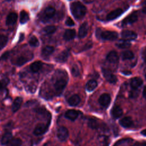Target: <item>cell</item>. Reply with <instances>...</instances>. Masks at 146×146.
Listing matches in <instances>:
<instances>
[{
  "label": "cell",
  "instance_id": "1",
  "mask_svg": "<svg viewBox=\"0 0 146 146\" xmlns=\"http://www.w3.org/2000/svg\"><path fill=\"white\" fill-rule=\"evenodd\" d=\"M70 10L76 19H82L86 13V8L79 2H74L70 5Z\"/></svg>",
  "mask_w": 146,
  "mask_h": 146
},
{
  "label": "cell",
  "instance_id": "2",
  "mask_svg": "<svg viewBox=\"0 0 146 146\" xmlns=\"http://www.w3.org/2000/svg\"><path fill=\"white\" fill-rule=\"evenodd\" d=\"M99 36L103 40H115L117 38L118 34L115 31H100L99 30Z\"/></svg>",
  "mask_w": 146,
  "mask_h": 146
},
{
  "label": "cell",
  "instance_id": "3",
  "mask_svg": "<svg viewBox=\"0 0 146 146\" xmlns=\"http://www.w3.org/2000/svg\"><path fill=\"white\" fill-rule=\"evenodd\" d=\"M66 84H67V80H66L64 79L59 78L56 80L54 84V88L57 95H60L62 92Z\"/></svg>",
  "mask_w": 146,
  "mask_h": 146
},
{
  "label": "cell",
  "instance_id": "4",
  "mask_svg": "<svg viewBox=\"0 0 146 146\" xmlns=\"http://www.w3.org/2000/svg\"><path fill=\"white\" fill-rule=\"evenodd\" d=\"M102 73L103 75L106 79V80L110 83L114 84L117 82V78L116 76L113 75L110 70L106 68L102 69Z\"/></svg>",
  "mask_w": 146,
  "mask_h": 146
},
{
  "label": "cell",
  "instance_id": "5",
  "mask_svg": "<svg viewBox=\"0 0 146 146\" xmlns=\"http://www.w3.org/2000/svg\"><path fill=\"white\" fill-rule=\"evenodd\" d=\"M56 135L59 140L64 141L68 137V131L66 127H60L58 129Z\"/></svg>",
  "mask_w": 146,
  "mask_h": 146
},
{
  "label": "cell",
  "instance_id": "6",
  "mask_svg": "<svg viewBox=\"0 0 146 146\" xmlns=\"http://www.w3.org/2000/svg\"><path fill=\"white\" fill-rule=\"evenodd\" d=\"M48 127V125L44 124L43 123H39L35 127L33 133L36 136L42 135L47 131Z\"/></svg>",
  "mask_w": 146,
  "mask_h": 146
},
{
  "label": "cell",
  "instance_id": "7",
  "mask_svg": "<svg viewBox=\"0 0 146 146\" xmlns=\"http://www.w3.org/2000/svg\"><path fill=\"white\" fill-rule=\"evenodd\" d=\"M123 39L129 41L135 40L137 38V34L134 31L131 30H124L121 33Z\"/></svg>",
  "mask_w": 146,
  "mask_h": 146
},
{
  "label": "cell",
  "instance_id": "8",
  "mask_svg": "<svg viewBox=\"0 0 146 146\" xmlns=\"http://www.w3.org/2000/svg\"><path fill=\"white\" fill-rule=\"evenodd\" d=\"M111 102V96L109 94L104 93L100 95L99 99V103L103 107H107Z\"/></svg>",
  "mask_w": 146,
  "mask_h": 146
},
{
  "label": "cell",
  "instance_id": "9",
  "mask_svg": "<svg viewBox=\"0 0 146 146\" xmlns=\"http://www.w3.org/2000/svg\"><path fill=\"white\" fill-rule=\"evenodd\" d=\"M122 13H123V10L121 9H120V8L116 9L111 11L109 14H108V15H107V19L108 21L113 20L116 18H117L118 17H119L120 15H121Z\"/></svg>",
  "mask_w": 146,
  "mask_h": 146
},
{
  "label": "cell",
  "instance_id": "10",
  "mask_svg": "<svg viewBox=\"0 0 146 146\" xmlns=\"http://www.w3.org/2000/svg\"><path fill=\"white\" fill-rule=\"evenodd\" d=\"M137 20V15L135 13H133L127 16L122 21L123 25H127L135 22Z\"/></svg>",
  "mask_w": 146,
  "mask_h": 146
},
{
  "label": "cell",
  "instance_id": "11",
  "mask_svg": "<svg viewBox=\"0 0 146 146\" xmlns=\"http://www.w3.org/2000/svg\"><path fill=\"white\" fill-rule=\"evenodd\" d=\"M68 56V51L67 50H64L58 54L57 56L55 58V60L59 63H64L67 60Z\"/></svg>",
  "mask_w": 146,
  "mask_h": 146
},
{
  "label": "cell",
  "instance_id": "12",
  "mask_svg": "<svg viewBox=\"0 0 146 146\" xmlns=\"http://www.w3.org/2000/svg\"><path fill=\"white\" fill-rule=\"evenodd\" d=\"M64 116L67 119L71 121H74L78 117L79 112L75 110H69L66 112Z\"/></svg>",
  "mask_w": 146,
  "mask_h": 146
},
{
  "label": "cell",
  "instance_id": "13",
  "mask_svg": "<svg viewBox=\"0 0 146 146\" xmlns=\"http://www.w3.org/2000/svg\"><path fill=\"white\" fill-rule=\"evenodd\" d=\"M112 116L115 119L120 117L123 114V110L119 106H115L111 110V112Z\"/></svg>",
  "mask_w": 146,
  "mask_h": 146
},
{
  "label": "cell",
  "instance_id": "14",
  "mask_svg": "<svg viewBox=\"0 0 146 146\" xmlns=\"http://www.w3.org/2000/svg\"><path fill=\"white\" fill-rule=\"evenodd\" d=\"M18 18V15L15 13H10L8 14L6 19V24L7 25H14Z\"/></svg>",
  "mask_w": 146,
  "mask_h": 146
},
{
  "label": "cell",
  "instance_id": "15",
  "mask_svg": "<svg viewBox=\"0 0 146 146\" xmlns=\"http://www.w3.org/2000/svg\"><path fill=\"white\" fill-rule=\"evenodd\" d=\"M88 29V26L87 22H84L79 27V32H78V36L80 38H83L86 36L87 34Z\"/></svg>",
  "mask_w": 146,
  "mask_h": 146
},
{
  "label": "cell",
  "instance_id": "16",
  "mask_svg": "<svg viewBox=\"0 0 146 146\" xmlns=\"http://www.w3.org/2000/svg\"><path fill=\"white\" fill-rule=\"evenodd\" d=\"M119 123L123 127L129 128L132 125L133 121L130 117L126 116L120 119L119 121Z\"/></svg>",
  "mask_w": 146,
  "mask_h": 146
},
{
  "label": "cell",
  "instance_id": "17",
  "mask_svg": "<svg viewBox=\"0 0 146 146\" xmlns=\"http://www.w3.org/2000/svg\"><path fill=\"white\" fill-rule=\"evenodd\" d=\"M107 60L111 63H116L119 60L117 53L115 51H110L107 55Z\"/></svg>",
  "mask_w": 146,
  "mask_h": 146
},
{
  "label": "cell",
  "instance_id": "18",
  "mask_svg": "<svg viewBox=\"0 0 146 146\" xmlns=\"http://www.w3.org/2000/svg\"><path fill=\"white\" fill-rule=\"evenodd\" d=\"M143 84V80L141 78L135 77L132 78L130 82V85L132 89H137L140 87Z\"/></svg>",
  "mask_w": 146,
  "mask_h": 146
},
{
  "label": "cell",
  "instance_id": "19",
  "mask_svg": "<svg viewBox=\"0 0 146 146\" xmlns=\"http://www.w3.org/2000/svg\"><path fill=\"white\" fill-rule=\"evenodd\" d=\"M75 30L74 29H67L65 31L63 34V38L66 40H70L74 39L75 36Z\"/></svg>",
  "mask_w": 146,
  "mask_h": 146
},
{
  "label": "cell",
  "instance_id": "20",
  "mask_svg": "<svg viewBox=\"0 0 146 146\" xmlns=\"http://www.w3.org/2000/svg\"><path fill=\"white\" fill-rule=\"evenodd\" d=\"M22 102V98L21 97H18L14 99L11 106V110L13 112L17 111L19 109L21 106Z\"/></svg>",
  "mask_w": 146,
  "mask_h": 146
},
{
  "label": "cell",
  "instance_id": "21",
  "mask_svg": "<svg viewBox=\"0 0 146 146\" xmlns=\"http://www.w3.org/2000/svg\"><path fill=\"white\" fill-rule=\"evenodd\" d=\"M12 140V133L10 132H5L1 138V143L2 145L9 144Z\"/></svg>",
  "mask_w": 146,
  "mask_h": 146
},
{
  "label": "cell",
  "instance_id": "22",
  "mask_svg": "<svg viewBox=\"0 0 146 146\" xmlns=\"http://www.w3.org/2000/svg\"><path fill=\"white\" fill-rule=\"evenodd\" d=\"M54 51V48L51 46H47L44 47L42 50V56L44 58L49 56Z\"/></svg>",
  "mask_w": 146,
  "mask_h": 146
},
{
  "label": "cell",
  "instance_id": "23",
  "mask_svg": "<svg viewBox=\"0 0 146 146\" xmlns=\"http://www.w3.org/2000/svg\"><path fill=\"white\" fill-rule=\"evenodd\" d=\"M80 101V99L78 95H72L68 100V104L71 106H77Z\"/></svg>",
  "mask_w": 146,
  "mask_h": 146
},
{
  "label": "cell",
  "instance_id": "24",
  "mask_svg": "<svg viewBox=\"0 0 146 146\" xmlns=\"http://www.w3.org/2000/svg\"><path fill=\"white\" fill-rule=\"evenodd\" d=\"M55 14V9L52 6L47 7L44 11V14L45 17L47 18H52Z\"/></svg>",
  "mask_w": 146,
  "mask_h": 146
},
{
  "label": "cell",
  "instance_id": "25",
  "mask_svg": "<svg viewBox=\"0 0 146 146\" xmlns=\"http://www.w3.org/2000/svg\"><path fill=\"white\" fill-rule=\"evenodd\" d=\"M43 63L40 61H36L33 62L30 66V70L34 72H38L39 70H40V68L42 67Z\"/></svg>",
  "mask_w": 146,
  "mask_h": 146
},
{
  "label": "cell",
  "instance_id": "26",
  "mask_svg": "<svg viewBox=\"0 0 146 146\" xmlns=\"http://www.w3.org/2000/svg\"><path fill=\"white\" fill-rule=\"evenodd\" d=\"M131 44L129 41L124 39L120 40L116 43V46L120 48H128L131 46Z\"/></svg>",
  "mask_w": 146,
  "mask_h": 146
},
{
  "label": "cell",
  "instance_id": "27",
  "mask_svg": "<svg viewBox=\"0 0 146 146\" xmlns=\"http://www.w3.org/2000/svg\"><path fill=\"white\" fill-rule=\"evenodd\" d=\"M98 86V83L95 80H90L86 84V89L88 91L91 92L94 90Z\"/></svg>",
  "mask_w": 146,
  "mask_h": 146
},
{
  "label": "cell",
  "instance_id": "28",
  "mask_svg": "<svg viewBox=\"0 0 146 146\" xmlns=\"http://www.w3.org/2000/svg\"><path fill=\"white\" fill-rule=\"evenodd\" d=\"M134 57L133 53L129 50H126L121 53V58L123 60H129Z\"/></svg>",
  "mask_w": 146,
  "mask_h": 146
},
{
  "label": "cell",
  "instance_id": "29",
  "mask_svg": "<svg viewBox=\"0 0 146 146\" xmlns=\"http://www.w3.org/2000/svg\"><path fill=\"white\" fill-rule=\"evenodd\" d=\"M88 125L92 129H97L99 128L100 125L98 121L94 119H90L88 121Z\"/></svg>",
  "mask_w": 146,
  "mask_h": 146
},
{
  "label": "cell",
  "instance_id": "30",
  "mask_svg": "<svg viewBox=\"0 0 146 146\" xmlns=\"http://www.w3.org/2000/svg\"><path fill=\"white\" fill-rule=\"evenodd\" d=\"M29 16L28 13L26 11L22 10L20 13L19 21H20L21 23L24 24L26 22H27L29 21Z\"/></svg>",
  "mask_w": 146,
  "mask_h": 146
},
{
  "label": "cell",
  "instance_id": "31",
  "mask_svg": "<svg viewBox=\"0 0 146 146\" xmlns=\"http://www.w3.org/2000/svg\"><path fill=\"white\" fill-rule=\"evenodd\" d=\"M56 30V27L54 26H47L43 28V31L44 33L47 35L52 34L54 33Z\"/></svg>",
  "mask_w": 146,
  "mask_h": 146
},
{
  "label": "cell",
  "instance_id": "32",
  "mask_svg": "<svg viewBox=\"0 0 146 146\" xmlns=\"http://www.w3.org/2000/svg\"><path fill=\"white\" fill-rule=\"evenodd\" d=\"M28 61V59L23 56H19L15 61V64L17 66H22L25 63H26Z\"/></svg>",
  "mask_w": 146,
  "mask_h": 146
},
{
  "label": "cell",
  "instance_id": "33",
  "mask_svg": "<svg viewBox=\"0 0 146 146\" xmlns=\"http://www.w3.org/2000/svg\"><path fill=\"white\" fill-rule=\"evenodd\" d=\"M22 140L19 138H14L10 141V146H21L22 145Z\"/></svg>",
  "mask_w": 146,
  "mask_h": 146
},
{
  "label": "cell",
  "instance_id": "34",
  "mask_svg": "<svg viewBox=\"0 0 146 146\" xmlns=\"http://www.w3.org/2000/svg\"><path fill=\"white\" fill-rule=\"evenodd\" d=\"M29 44H30V46H33V47H37L39 46V44L38 39L34 35L31 36V38L29 39Z\"/></svg>",
  "mask_w": 146,
  "mask_h": 146
},
{
  "label": "cell",
  "instance_id": "35",
  "mask_svg": "<svg viewBox=\"0 0 146 146\" xmlns=\"http://www.w3.org/2000/svg\"><path fill=\"white\" fill-rule=\"evenodd\" d=\"M8 41V38L7 36L3 35H1L0 36V47L1 49H2L6 44Z\"/></svg>",
  "mask_w": 146,
  "mask_h": 146
},
{
  "label": "cell",
  "instance_id": "36",
  "mask_svg": "<svg viewBox=\"0 0 146 146\" xmlns=\"http://www.w3.org/2000/svg\"><path fill=\"white\" fill-rule=\"evenodd\" d=\"M71 73L74 76H78L79 75V68L76 65H74L71 68Z\"/></svg>",
  "mask_w": 146,
  "mask_h": 146
},
{
  "label": "cell",
  "instance_id": "37",
  "mask_svg": "<svg viewBox=\"0 0 146 146\" xmlns=\"http://www.w3.org/2000/svg\"><path fill=\"white\" fill-rule=\"evenodd\" d=\"M139 94V92L137 89H133L129 92V97L131 98H136L137 96Z\"/></svg>",
  "mask_w": 146,
  "mask_h": 146
},
{
  "label": "cell",
  "instance_id": "38",
  "mask_svg": "<svg viewBox=\"0 0 146 146\" xmlns=\"http://www.w3.org/2000/svg\"><path fill=\"white\" fill-rule=\"evenodd\" d=\"M66 24L68 26H72L74 25V22L70 17H68L66 21Z\"/></svg>",
  "mask_w": 146,
  "mask_h": 146
},
{
  "label": "cell",
  "instance_id": "39",
  "mask_svg": "<svg viewBox=\"0 0 146 146\" xmlns=\"http://www.w3.org/2000/svg\"><path fill=\"white\" fill-rule=\"evenodd\" d=\"M128 139H121L120 140H118L117 141H116L113 146H120L121 145V144H123L124 141H127Z\"/></svg>",
  "mask_w": 146,
  "mask_h": 146
},
{
  "label": "cell",
  "instance_id": "40",
  "mask_svg": "<svg viewBox=\"0 0 146 146\" xmlns=\"http://www.w3.org/2000/svg\"><path fill=\"white\" fill-rule=\"evenodd\" d=\"M9 55V52H5L4 54H3V55H2V56H1L2 60H6V59L8 58Z\"/></svg>",
  "mask_w": 146,
  "mask_h": 146
},
{
  "label": "cell",
  "instance_id": "41",
  "mask_svg": "<svg viewBox=\"0 0 146 146\" xmlns=\"http://www.w3.org/2000/svg\"><path fill=\"white\" fill-rule=\"evenodd\" d=\"M142 58H143V59L144 60V61L146 63V50L143 51V52L142 53Z\"/></svg>",
  "mask_w": 146,
  "mask_h": 146
},
{
  "label": "cell",
  "instance_id": "42",
  "mask_svg": "<svg viewBox=\"0 0 146 146\" xmlns=\"http://www.w3.org/2000/svg\"><path fill=\"white\" fill-rule=\"evenodd\" d=\"M143 96L146 99V86H145V87L144 88V89H143Z\"/></svg>",
  "mask_w": 146,
  "mask_h": 146
},
{
  "label": "cell",
  "instance_id": "43",
  "mask_svg": "<svg viewBox=\"0 0 146 146\" xmlns=\"http://www.w3.org/2000/svg\"><path fill=\"white\" fill-rule=\"evenodd\" d=\"M23 39H24V34H20V36H19V42H21V41Z\"/></svg>",
  "mask_w": 146,
  "mask_h": 146
},
{
  "label": "cell",
  "instance_id": "44",
  "mask_svg": "<svg viewBox=\"0 0 146 146\" xmlns=\"http://www.w3.org/2000/svg\"><path fill=\"white\" fill-rule=\"evenodd\" d=\"M141 133L143 135H144V136H146V129H143V130L141 132Z\"/></svg>",
  "mask_w": 146,
  "mask_h": 146
},
{
  "label": "cell",
  "instance_id": "45",
  "mask_svg": "<svg viewBox=\"0 0 146 146\" xmlns=\"http://www.w3.org/2000/svg\"><path fill=\"white\" fill-rule=\"evenodd\" d=\"M142 11H143L144 13L146 14V6H145V7H144L143 8V9H142Z\"/></svg>",
  "mask_w": 146,
  "mask_h": 146
},
{
  "label": "cell",
  "instance_id": "46",
  "mask_svg": "<svg viewBox=\"0 0 146 146\" xmlns=\"http://www.w3.org/2000/svg\"><path fill=\"white\" fill-rule=\"evenodd\" d=\"M145 79H146V74H145Z\"/></svg>",
  "mask_w": 146,
  "mask_h": 146
}]
</instances>
